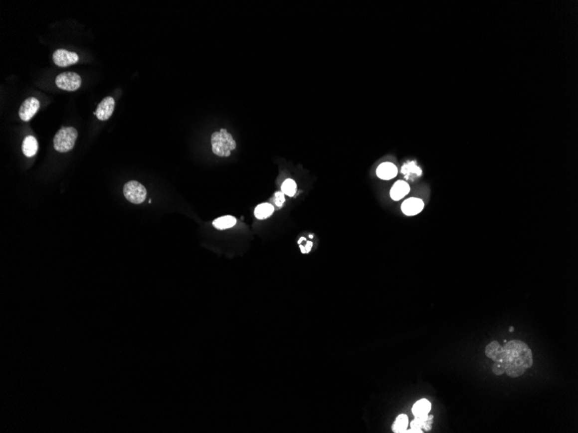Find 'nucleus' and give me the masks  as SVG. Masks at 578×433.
Masks as SVG:
<instances>
[{
	"label": "nucleus",
	"instance_id": "obj_1",
	"mask_svg": "<svg viewBox=\"0 0 578 433\" xmlns=\"http://www.w3.org/2000/svg\"><path fill=\"white\" fill-rule=\"evenodd\" d=\"M505 373L511 378L522 376L533 365L532 349L526 342L513 340L503 347Z\"/></svg>",
	"mask_w": 578,
	"mask_h": 433
},
{
	"label": "nucleus",
	"instance_id": "obj_2",
	"mask_svg": "<svg viewBox=\"0 0 578 433\" xmlns=\"http://www.w3.org/2000/svg\"><path fill=\"white\" fill-rule=\"evenodd\" d=\"M211 145L214 154L222 157L230 156L231 150L236 148L235 140L226 129H221L211 135Z\"/></svg>",
	"mask_w": 578,
	"mask_h": 433
},
{
	"label": "nucleus",
	"instance_id": "obj_3",
	"mask_svg": "<svg viewBox=\"0 0 578 433\" xmlns=\"http://www.w3.org/2000/svg\"><path fill=\"white\" fill-rule=\"evenodd\" d=\"M78 133L74 127H63L54 137V147L59 152H68L75 146Z\"/></svg>",
	"mask_w": 578,
	"mask_h": 433
},
{
	"label": "nucleus",
	"instance_id": "obj_4",
	"mask_svg": "<svg viewBox=\"0 0 578 433\" xmlns=\"http://www.w3.org/2000/svg\"><path fill=\"white\" fill-rule=\"evenodd\" d=\"M485 352L487 357L493 360L494 362L493 366V373L496 375H504L503 347L497 341H493L486 347Z\"/></svg>",
	"mask_w": 578,
	"mask_h": 433
},
{
	"label": "nucleus",
	"instance_id": "obj_5",
	"mask_svg": "<svg viewBox=\"0 0 578 433\" xmlns=\"http://www.w3.org/2000/svg\"><path fill=\"white\" fill-rule=\"evenodd\" d=\"M124 196L128 201L134 204H141L147 197V189L141 182L130 181L127 182L123 189Z\"/></svg>",
	"mask_w": 578,
	"mask_h": 433
},
{
	"label": "nucleus",
	"instance_id": "obj_6",
	"mask_svg": "<svg viewBox=\"0 0 578 433\" xmlns=\"http://www.w3.org/2000/svg\"><path fill=\"white\" fill-rule=\"evenodd\" d=\"M56 84L62 90L75 91L81 87L82 78L75 72H64L56 76Z\"/></svg>",
	"mask_w": 578,
	"mask_h": 433
},
{
	"label": "nucleus",
	"instance_id": "obj_7",
	"mask_svg": "<svg viewBox=\"0 0 578 433\" xmlns=\"http://www.w3.org/2000/svg\"><path fill=\"white\" fill-rule=\"evenodd\" d=\"M40 102L34 97H30L23 101L19 108V117L22 121H29L32 119L36 112L39 110Z\"/></svg>",
	"mask_w": 578,
	"mask_h": 433
},
{
	"label": "nucleus",
	"instance_id": "obj_8",
	"mask_svg": "<svg viewBox=\"0 0 578 433\" xmlns=\"http://www.w3.org/2000/svg\"><path fill=\"white\" fill-rule=\"evenodd\" d=\"M79 56L76 53L70 52L66 49H57L53 54V61L58 67H68L78 62Z\"/></svg>",
	"mask_w": 578,
	"mask_h": 433
},
{
	"label": "nucleus",
	"instance_id": "obj_9",
	"mask_svg": "<svg viewBox=\"0 0 578 433\" xmlns=\"http://www.w3.org/2000/svg\"><path fill=\"white\" fill-rule=\"evenodd\" d=\"M115 107V101L112 97H106L100 102L96 111L94 113L95 116L98 118L100 121H107L111 117L114 113Z\"/></svg>",
	"mask_w": 578,
	"mask_h": 433
},
{
	"label": "nucleus",
	"instance_id": "obj_10",
	"mask_svg": "<svg viewBox=\"0 0 578 433\" xmlns=\"http://www.w3.org/2000/svg\"><path fill=\"white\" fill-rule=\"evenodd\" d=\"M424 208L422 200L419 198H409L402 202V211L408 216L418 215Z\"/></svg>",
	"mask_w": 578,
	"mask_h": 433
},
{
	"label": "nucleus",
	"instance_id": "obj_11",
	"mask_svg": "<svg viewBox=\"0 0 578 433\" xmlns=\"http://www.w3.org/2000/svg\"><path fill=\"white\" fill-rule=\"evenodd\" d=\"M433 416H424V417L415 418V420L410 423V430H406L404 433H422V429L426 431L431 430Z\"/></svg>",
	"mask_w": 578,
	"mask_h": 433
},
{
	"label": "nucleus",
	"instance_id": "obj_12",
	"mask_svg": "<svg viewBox=\"0 0 578 433\" xmlns=\"http://www.w3.org/2000/svg\"><path fill=\"white\" fill-rule=\"evenodd\" d=\"M377 175L383 180H390L397 175V168L392 163H383L377 169Z\"/></svg>",
	"mask_w": 578,
	"mask_h": 433
},
{
	"label": "nucleus",
	"instance_id": "obj_13",
	"mask_svg": "<svg viewBox=\"0 0 578 433\" xmlns=\"http://www.w3.org/2000/svg\"><path fill=\"white\" fill-rule=\"evenodd\" d=\"M409 185L404 181H397L390 189V197L394 201H399L409 192Z\"/></svg>",
	"mask_w": 578,
	"mask_h": 433
},
{
	"label": "nucleus",
	"instance_id": "obj_14",
	"mask_svg": "<svg viewBox=\"0 0 578 433\" xmlns=\"http://www.w3.org/2000/svg\"><path fill=\"white\" fill-rule=\"evenodd\" d=\"M401 172L404 175L405 179L414 181L415 178L421 176V169L417 166L415 161H411L405 163L402 167Z\"/></svg>",
	"mask_w": 578,
	"mask_h": 433
},
{
	"label": "nucleus",
	"instance_id": "obj_15",
	"mask_svg": "<svg viewBox=\"0 0 578 433\" xmlns=\"http://www.w3.org/2000/svg\"><path fill=\"white\" fill-rule=\"evenodd\" d=\"M430 410H431V404L426 399H422V400L417 401L412 407V413L415 418L427 416L429 414Z\"/></svg>",
	"mask_w": 578,
	"mask_h": 433
},
{
	"label": "nucleus",
	"instance_id": "obj_16",
	"mask_svg": "<svg viewBox=\"0 0 578 433\" xmlns=\"http://www.w3.org/2000/svg\"><path fill=\"white\" fill-rule=\"evenodd\" d=\"M22 150L25 156L31 157L36 153L38 150V144L36 139L33 136H28L23 140Z\"/></svg>",
	"mask_w": 578,
	"mask_h": 433
},
{
	"label": "nucleus",
	"instance_id": "obj_17",
	"mask_svg": "<svg viewBox=\"0 0 578 433\" xmlns=\"http://www.w3.org/2000/svg\"><path fill=\"white\" fill-rule=\"evenodd\" d=\"M213 227L219 230H224L232 228L236 224V219L231 215H224L222 217L216 219L212 222Z\"/></svg>",
	"mask_w": 578,
	"mask_h": 433
},
{
	"label": "nucleus",
	"instance_id": "obj_18",
	"mask_svg": "<svg viewBox=\"0 0 578 433\" xmlns=\"http://www.w3.org/2000/svg\"><path fill=\"white\" fill-rule=\"evenodd\" d=\"M275 212V207L270 203H261L255 209V216L258 220H265L273 215Z\"/></svg>",
	"mask_w": 578,
	"mask_h": 433
},
{
	"label": "nucleus",
	"instance_id": "obj_19",
	"mask_svg": "<svg viewBox=\"0 0 578 433\" xmlns=\"http://www.w3.org/2000/svg\"><path fill=\"white\" fill-rule=\"evenodd\" d=\"M408 426V417L405 414H400L392 426V430L395 433H404Z\"/></svg>",
	"mask_w": 578,
	"mask_h": 433
},
{
	"label": "nucleus",
	"instance_id": "obj_20",
	"mask_svg": "<svg viewBox=\"0 0 578 433\" xmlns=\"http://www.w3.org/2000/svg\"><path fill=\"white\" fill-rule=\"evenodd\" d=\"M296 191H297V184H296L295 181L290 179V178L285 180L284 182L281 185V192L283 193L284 195L293 197L295 195Z\"/></svg>",
	"mask_w": 578,
	"mask_h": 433
},
{
	"label": "nucleus",
	"instance_id": "obj_21",
	"mask_svg": "<svg viewBox=\"0 0 578 433\" xmlns=\"http://www.w3.org/2000/svg\"><path fill=\"white\" fill-rule=\"evenodd\" d=\"M273 202L275 203V205L281 208L283 206V203L285 202V195L283 193L276 192L274 195V198H273Z\"/></svg>",
	"mask_w": 578,
	"mask_h": 433
},
{
	"label": "nucleus",
	"instance_id": "obj_22",
	"mask_svg": "<svg viewBox=\"0 0 578 433\" xmlns=\"http://www.w3.org/2000/svg\"><path fill=\"white\" fill-rule=\"evenodd\" d=\"M513 330H514V329H513V327H510V329H509L510 332H513Z\"/></svg>",
	"mask_w": 578,
	"mask_h": 433
}]
</instances>
